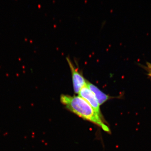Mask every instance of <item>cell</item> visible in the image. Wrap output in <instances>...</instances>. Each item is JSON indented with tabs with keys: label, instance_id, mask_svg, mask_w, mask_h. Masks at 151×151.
<instances>
[{
	"label": "cell",
	"instance_id": "5b68a950",
	"mask_svg": "<svg viewBox=\"0 0 151 151\" xmlns=\"http://www.w3.org/2000/svg\"><path fill=\"white\" fill-rule=\"evenodd\" d=\"M145 68L147 72L148 75L151 77V64L147 63L145 66Z\"/></svg>",
	"mask_w": 151,
	"mask_h": 151
},
{
	"label": "cell",
	"instance_id": "6da1fadb",
	"mask_svg": "<svg viewBox=\"0 0 151 151\" xmlns=\"http://www.w3.org/2000/svg\"><path fill=\"white\" fill-rule=\"evenodd\" d=\"M60 102L68 110L87 121L97 124L105 132H110V129L103 123L100 117L92 107L80 96L61 94Z\"/></svg>",
	"mask_w": 151,
	"mask_h": 151
},
{
	"label": "cell",
	"instance_id": "277c9868",
	"mask_svg": "<svg viewBox=\"0 0 151 151\" xmlns=\"http://www.w3.org/2000/svg\"><path fill=\"white\" fill-rule=\"evenodd\" d=\"M86 85L94 93L95 97L98 100V103L100 105H102L109 99L112 98V97H110L109 95L105 94V93L102 92L100 89L98 88L97 86H95V85L92 84V83L87 80L86 81Z\"/></svg>",
	"mask_w": 151,
	"mask_h": 151
},
{
	"label": "cell",
	"instance_id": "7a4b0ae2",
	"mask_svg": "<svg viewBox=\"0 0 151 151\" xmlns=\"http://www.w3.org/2000/svg\"><path fill=\"white\" fill-rule=\"evenodd\" d=\"M66 60L71 71L74 92L78 94L81 89L86 85L87 80L84 78L81 71L75 67L70 58L67 57Z\"/></svg>",
	"mask_w": 151,
	"mask_h": 151
},
{
	"label": "cell",
	"instance_id": "3957f363",
	"mask_svg": "<svg viewBox=\"0 0 151 151\" xmlns=\"http://www.w3.org/2000/svg\"><path fill=\"white\" fill-rule=\"evenodd\" d=\"M78 94V96L82 97L89 103L93 110L101 118L102 116L100 112V104L94 93L89 89V87L86 85H85L81 89Z\"/></svg>",
	"mask_w": 151,
	"mask_h": 151
}]
</instances>
